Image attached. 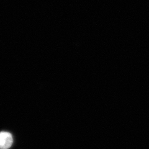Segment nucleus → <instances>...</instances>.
Here are the masks:
<instances>
[{
	"label": "nucleus",
	"mask_w": 149,
	"mask_h": 149,
	"mask_svg": "<svg viewBox=\"0 0 149 149\" xmlns=\"http://www.w3.org/2000/svg\"><path fill=\"white\" fill-rule=\"evenodd\" d=\"M13 138L11 134L8 132H0V149H9L12 146Z\"/></svg>",
	"instance_id": "f257e3e1"
}]
</instances>
